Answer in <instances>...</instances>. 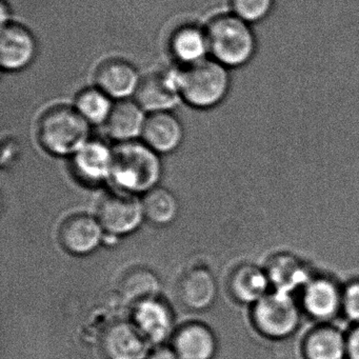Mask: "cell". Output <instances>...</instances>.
I'll return each instance as SVG.
<instances>
[{
  "label": "cell",
  "instance_id": "8",
  "mask_svg": "<svg viewBox=\"0 0 359 359\" xmlns=\"http://www.w3.org/2000/svg\"><path fill=\"white\" fill-rule=\"evenodd\" d=\"M134 96L135 102L146 112L171 111L182 100L178 89L177 71H159L144 75Z\"/></svg>",
  "mask_w": 359,
  "mask_h": 359
},
{
  "label": "cell",
  "instance_id": "26",
  "mask_svg": "<svg viewBox=\"0 0 359 359\" xmlns=\"http://www.w3.org/2000/svg\"><path fill=\"white\" fill-rule=\"evenodd\" d=\"M231 12L254 25L264 22L274 9L275 0H230Z\"/></svg>",
  "mask_w": 359,
  "mask_h": 359
},
{
  "label": "cell",
  "instance_id": "19",
  "mask_svg": "<svg viewBox=\"0 0 359 359\" xmlns=\"http://www.w3.org/2000/svg\"><path fill=\"white\" fill-rule=\"evenodd\" d=\"M172 55L182 66H190L210 55L209 41L205 28L197 25L180 27L170 39Z\"/></svg>",
  "mask_w": 359,
  "mask_h": 359
},
{
  "label": "cell",
  "instance_id": "27",
  "mask_svg": "<svg viewBox=\"0 0 359 359\" xmlns=\"http://www.w3.org/2000/svg\"><path fill=\"white\" fill-rule=\"evenodd\" d=\"M342 309L351 320L359 323V280L348 283L342 292Z\"/></svg>",
  "mask_w": 359,
  "mask_h": 359
},
{
  "label": "cell",
  "instance_id": "23",
  "mask_svg": "<svg viewBox=\"0 0 359 359\" xmlns=\"http://www.w3.org/2000/svg\"><path fill=\"white\" fill-rule=\"evenodd\" d=\"M144 217L156 226L172 224L178 215V201L173 193L156 187L144 194L142 198Z\"/></svg>",
  "mask_w": 359,
  "mask_h": 359
},
{
  "label": "cell",
  "instance_id": "18",
  "mask_svg": "<svg viewBox=\"0 0 359 359\" xmlns=\"http://www.w3.org/2000/svg\"><path fill=\"white\" fill-rule=\"evenodd\" d=\"M178 295L187 308L194 311L205 310L213 304L217 295L215 278L207 269H193L180 281Z\"/></svg>",
  "mask_w": 359,
  "mask_h": 359
},
{
  "label": "cell",
  "instance_id": "7",
  "mask_svg": "<svg viewBox=\"0 0 359 359\" xmlns=\"http://www.w3.org/2000/svg\"><path fill=\"white\" fill-rule=\"evenodd\" d=\"M36 53V39L26 26L12 20L1 24L0 62L4 70H24L32 64Z\"/></svg>",
  "mask_w": 359,
  "mask_h": 359
},
{
  "label": "cell",
  "instance_id": "11",
  "mask_svg": "<svg viewBox=\"0 0 359 359\" xmlns=\"http://www.w3.org/2000/svg\"><path fill=\"white\" fill-rule=\"evenodd\" d=\"M104 233L97 217L77 214L62 222L60 229V241L69 253L87 255L100 247Z\"/></svg>",
  "mask_w": 359,
  "mask_h": 359
},
{
  "label": "cell",
  "instance_id": "6",
  "mask_svg": "<svg viewBox=\"0 0 359 359\" xmlns=\"http://www.w3.org/2000/svg\"><path fill=\"white\" fill-rule=\"evenodd\" d=\"M97 219L111 236L131 234L146 219L142 201L135 194L123 191L111 193L100 201Z\"/></svg>",
  "mask_w": 359,
  "mask_h": 359
},
{
  "label": "cell",
  "instance_id": "29",
  "mask_svg": "<svg viewBox=\"0 0 359 359\" xmlns=\"http://www.w3.org/2000/svg\"><path fill=\"white\" fill-rule=\"evenodd\" d=\"M148 359H180L178 355L176 354L174 348H165V346H159L155 348L150 355Z\"/></svg>",
  "mask_w": 359,
  "mask_h": 359
},
{
  "label": "cell",
  "instance_id": "20",
  "mask_svg": "<svg viewBox=\"0 0 359 359\" xmlns=\"http://www.w3.org/2000/svg\"><path fill=\"white\" fill-rule=\"evenodd\" d=\"M266 272L274 290L290 294L306 287L312 279L304 262L291 254L275 256L269 262Z\"/></svg>",
  "mask_w": 359,
  "mask_h": 359
},
{
  "label": "cell",
  "instance_id": "1",
  "mask_svg": "<svg viewBox=\"0 0 359 359\" xmlns=\"http://www.w3.org/2000/svg\"><path fill=\"white\" fill-rule=\"evenodd\" d=\"M210 56L228 69L249 64L257 51V37L252 25L234 13L214 16L205 27Z\"/></svg>",
  "mask_w": 359,
  "mask_h": 359
},
{
  "label": "cell",
  "instance_id": "9",
  "mask_svg": "<svg viewBox=\"0 0 359 359\" xmlns=\"http://www.w3.org/2000/svg\"><path fill=\"white\" fill-rule=\"evenodd\" d=\"M112 165L113 149L98 140H89L71 156L73 173L88 186H98L111 180Z\"/></svg>",
  "mask_w": 359,
  "mask_h": 359
},
{
  "label": "cell",
  "instance_id": "10",
  "mask_svg": "<svg viewBox=\"0 0 359 359\" xmlns=\"http://www.w3.org/2000/svg\"><path fill=\"white\" fill-rule=\"evenodd\" d=\"M150 342L132 321L109 325L102 336V350L108 359H142Z\"/></svg>",
  "mask_w": 359,
  "mask_h": 359
},
{
  "label": "cell",
  "instance_id": "14",
  "mask_svg": "<svg viewBox=\"0 0 359 359\" xmlns=\"http://www.w3.org/2000/svg\"><path fill=\"white\" fill-rule=\"evenodd\" d=\"M142 140L158 154L173 152L184 140V129L180 119L171 111L149 113L142 135Z\"/></svg>",
  "mask_w": 359,
  "mask_h": 359
},
{
  "label": "cell",
  "instance_id": "13",
  "mask_svg": "<svg viewBox=\"0 0 359 359\" xmlns=\"http://www.w3.org/2000/svg\"><path fill=\"white\" fill-rule=\"evenodd\" d=\"M132 323L150 344H161L174 327V317L167 302L158 297L149 298L134 306Z\"/></svg>",
  "mask_w": 359,
  "mask_h": 359
},
{
  "label": "cell",
  "instance_id": "5",
  "mask_svg": "<svg viewBox=\"0 0 359 359\" xmlns=\"http://www.w3.org/2000/svg\"><path fill=\"white\" fill-rule=\"evenodd\" d=\"M253 320L266 337L283 339L297 330L299 306L292 294L274 290L254 304Z\"/></svg>",
  "mask_w": 359,
  "mask_h": 359
},
{
  "label": "cell",
  "instance_id": "16",
  "mask_svg": "<svg viewBox=\"0 0 359 359\" xmlns=\"http://www.w3.org/2000/svg\"><path fill=\"white\" fill-rule=\"evenodd\" d=\"M173 348L180 359H211L216 351L215 335L203 323H187L176 331Z\"/></svg>",
  "mask_w": 359,
  "mask_h": 359
},
{
  "label": "cell",
  "instance_id": "17",
  "mask_svg": "<svg viewBox=\"0 0 359 359\" xmlns=\"http://www.w3.org/2000/svg\"><path fill=\"white\" fill-rule=\"evenodd\" d=\"M302 302L309 315L327 320L342 308V293L331 279L312 278L304 287Z\"/></svg>",
  "mask_w": 359,
  "mask_h": 359
},
{
  "label": "cell",
  "instance_id": "28",
  "mask_svg": "<svg viewBox=\"0 0 359 359\" xmlns=\"http://www.w3.org/2000/svg\"><path fill=\"white\" fill-rule=\"evenodd\" d=\"M346 357L348 359H359V323L346 337Z\"/></svg>",
  "mask_w": 359,
  "mask_h": 359
},
{
  "label": "cell",
  "instance_id": "2",
  "mask_svg": "<svg viewBox=\"0 0 359 359\" xmlns=\"http://www.w3.org/2000/svg\"><path fill=\"white\" fill-rule=\"evenodd\" d=\"M163 165L155 152L144 142H119L113 148L111 180L123 192L146 194L161 182Z\"/></svg>",
  "mask_w": 359,
  "mask_h": 359
},
{
  "label": "cell",
  "instance_id": "4",
  "mask_svg": "<svg viewBox=\"0 0 359 359\" xmlns=\"http://www.w3.org/2000/svg\"><path fill=\"white\" fill-rule=\"evenodd\" d=\"M90 126L74 106L58 104L39 119L37 137L50 154L72 156L89 142Z\"/></svg>",
  "mask_w": 359,
  "mask_h": 359
},
{
  "label": "cell",
  "instance_id": "15",
  "mask_svg": "<svg viewBox=\"0 0 359 359\" xmlns=\"http://www.w3.org/2000/svg\"><path fill=\"white\" fill-rule=\"evenodd\" d=\"M144 112L136 102L117 100L104 125L109 136L118 144L134 142L142 137L147 119Z\"/></svg>",
  "mask_w": 359,
  "mask_h": 359
},
{
  "label": "cell",
  "instance_id": "21",
  "mask_svg": "<svg viewBox=\"0 0 359 359\" xmlns=\"http://www.w3.org/2000/svg\"><path fill=\"white\" fill-rule=\"evenodd\" d=\"M270 285L266 271L252 264L238 266L231 275V293L245 304H255L259 302L269 293Z\"/></svg>",
  "mask_w": 359,
  "mask_h": 359
},
{
  "label": "cell",
  "instance_id": "3",
  "mask_svg": "<svg viewBox=\"0 0 359 359\" xmlns=\"http://www.w3.org/2000/svg\"><path fill=\"white\" fill-rule=\"evenodd\" d=\"M229 70L212 57L184 67L177 71L180 97L197 109L218 106L230 91Z\"/></svg>",
  "mask_w": 359,
  "mask_h": 359
},
{
  "label": "cell",
  "instance_id": "25",
  "mask_svg": "<svg viewBox=\"0 0 359 359\" xmlns=\"http://www.w3.org/2000/svg\"><path fill=\"white\" fill-rule=\"evenodd\" d=\"M98 87L86 88L79 92L74 107L90 125H104L114 102Z\"/></svg>",
  "mask_w": 359,
  "mask_h": 359
},
{
  "label": "cell",
  "instance_id": "12",
  "mask_svg": "<svg viewBox=\"0 0 359 359\" xmlns=\"http://www.w3.org/2000/svg\"><path fill=\"white\" fill-rule=\"evenodd\" d=\"M140 79L135 66L123 58L104 60L95 72L96 87L116 100L135 95Z\"/></svg>",
  "mask_w": 359,
  "mask_h": 359
},
{
  "label": "cell",
  "instance_id": "24",
  "mask_svg": "<svg viewBox=\"0 0 359 359\" xmlns=\"http://www.w3.org/2000/svg\"><path fill=\"white\" fill-rule=\"evenodd\" d=\"M161 281L154 272L144 268L129 271L121 283V293L126 299L137 304L149 298L158 297Z\"/></svg>",
  "mask_w": 359,
  "mask_h": 359
},
{
  "label": "cell",
  "instance_id": "22",
  "mask_svg": "<svg viewBox=\"0 0 359 359\" xmlns=\"http://www.w3.org/2000/svg\"><path fill=\"white\" fill-rule=\"evenodd\" d=\"M306 359H344L346 356V337L331 325H321L306 336L304 344Z\"/></svg>",
  "mask_w": 359,
  "mask_h": 359
}]
</instances>
